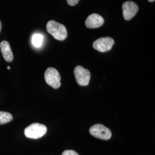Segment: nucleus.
<instances>
[{"label":"nucleus","mask_w":155,"mask_h":155,"mask_svg":"<svg viewBox=\"0 0 155 155\" xmlns=\"http://www.w3.org/2000/svg\"><path fill=\"white\" fill-rule=\"evenodd\" d=\"M46 28L47 32L58 40L63 41L67 37V31L65 26L55 21H49L47 24Z\"/></svg>","instance_id":"1"},{"label":"nucleus","mask_w":155,"mask_h":155,"mask_svg":"<svg viewBox=\"0 0 155 155\" xmlns=\"http://www.w3.org/2000/svg\"><path fill=\"white\" fill-rule=\"evenodd\" d=\"M47 131V128L43 124L33 123L24 130L25 136L29 139H38L43 137Z\"/></svg>","instance_id":"2"},{"label":"nucleus","mask_w":155,"mask_h":155,"mask_svg":"<svg viewBox=\"0 0 155 155\" xmlns=\"http://www.w3.org/2000/svg\"><path fill=\"white\" fill-rule=\"evenodd\" d=\"M45 78L46 83L54 89H58L61 85V75L55 68H47L45 73Z\"/></svg>","instance_id":"3"},{"label":"nucleus","mask_w":155,"mask_h":155,"mask_svg":"<svg viewBox=\"0 0 155 155\" xmlns=\"http://www.w3.org/2000/svg\"><path fill=\"white\" fill-rule=\"evenodd\" d=\"M89 132L95 137L104 140H108L111 137L110 130L102 124H95L90 128Z\"/></svg>","instance_id":"4"},{"label":"nucleus","mask_w":155,"mask_h":155,"mask_svg":"<svg viewBox=\"0 0 155 155\" xmlns=\"http://www.w3.org/2000/svg\"><path fill=\"white\" fill-rule=\"evenodd\" d=\"M75 78L79 86H87L89 84L91 74L88 70L81 66L76 67L74 71Z\"/></svg>","instance_id":"5"},{"label":"nucleus","mask_w":155,"mask_h":155,"mask_svg":"<svg viewBox=\"0 0 155 155\" xmlns=\"http://www.w3.org/2000/svg\"><path fill=\"white\" fill-rule=\"evenodd\" d=\"M114 44V40L110 37L101 38L95 40L93 44L95 50L101 52H105L111 49Z\"/></svg>","instance_id":"6"},{"label":"nucleus","mask_w":155,"mask_h":155,"mask_svg":"<svg viewBox=\"0 0 155 155\" xmlns=\"http://www.w3.org/2000/svg\"><path fill=\"white\" fill-rule=\"evenodd\" d=\"M123 16L125 20H130L139 11V6L133 1H127L122 5Z\"/></svg>","instance_id":"7"},{"label":"nucleus","mask_w":155,"mask_h":155,"mask_svg":"<svg viewBox=\"0 0 155 155\" xmlns=\"http://www.w3.org/2000/svg\"><path fill=\"white\" fill-rule=\"evenodd\" d=\"M104 23V20L100 15L93 13L87 17L85 21V25L87 28H99L102 26Z\"/></svg>","instance_id":"8"},{"label":"nucleus","mask_w":155,"mask_h":155,"mask_svg":"<svg viewBox=\"0 0 155 155\" xmlns=\"http://www.w3.org/2000/svg\"><path fill=\"white\" fill-rule=\"evenodd\" d=\"M0 49L4 59L7 62H11L13 59V55L9 43L5 40L1 41Z\"/></svg>","instance_id":"9"},{"label":"nucleus","mask_w":155,"mask_h":155,"mask_svg":"<svg viewBox=\"0 0 155 155\" xmlns=\"http://www.w3.org/2000/svg\"><path fill=\"white\" fill-rule=\"evenodd\" d=\"M43 35L40 33H35L32 38V43L35 47L40 48L43 45Z\"/></svg>","instance_id":"10"},{"label":"nucleus","mask_w":155,"mask_h":155,"mask_svg":"<svg viewBox=\"0 0 155 155\" xmlns=\"http://www.w3.org/2000/svg\"><path fill=\"white\" fill-rule=\"evenodd\" d=\"M13 116L11 113L0 111V125L7 124L13 120Z\"/></svg>","instance_id":"11"},{"label":"nucleus","mask_w":155,"mask_h":155,"mask_svg":"<svg viewBox=\"0 0 155 155\" xmlns=\"http://www.w3.org/2000/svg\"><path fill=\"white\" fill-rule=\"evenodd\" d=\"M61 155H79V154L73 150H66L63 152Z\"/></svg>","instance_id":"12"},{"label":"nucleus","mask_w":155,"mask_h":155,"mask_svg":"<svg viewBox=\"0 0 155 155\" xmlns=\"http://www.w3.org/2000/svg\"><path fill=\"white\" fill-rule=\"evenodd\" d=\"M79 1V0H67L68 4L70 6L76 5Z\"/></svg>","instance_id":"13"},{"label":"nucleus","mask_w":155,"mask_h":155,"mask_svg":"<svg viewBox=\"0 0 155 155\" xmlns=\"http://www.w3.org/2000/svg\"><path fill=\"white\" fill-rule=\"evenodd\" d=\"M1 29H2V24H1V21H0V32H1Z\"/></svg>","instance_id":"14"},{"label":"nucleus","mask_w":155,"mask_h":155,"mask_svg":"<svg viewBox=\"0 0 155 155\" xmlns=\"http://www.w3.org/2000/svg\"><path fill=\"white\" fill-rule=\"evenodd\" d=\"M148 1L150 2H153L155 1V0H148Z\"/></svg>","instance_id":"15"},{"label":"nucleus","mask_w":155,"mask_h":155,"mask_svg":"<svg viewBox=\"0 0 155 155\" xmlns=\"http://www.w3.org/2000/svg\"><path fill=\"white\" fill-rule=\"evenodd\" d=\"M7 68H8V70H10V69H11V67H10L9 66Z\"/></svg>","instance_id":"16"}]
</instances>
